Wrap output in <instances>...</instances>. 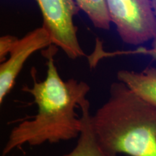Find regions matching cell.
<instances>
[{
    "label": "cell",
    "mask_w": 156,
    "mask_h": 156,
    "mask_svg": "<svg viewBox=\"0 0 156 156\" xmlns=\"http://www.w3.org/2000/svg\"><path fill=\"white\" fill-rule=\"evenodd\" d=\"M56 51V46L51 45L44 54L47 58L46 78L38 82L33 73L32 87L24 88L34 97L38 112L32 119L12 129L1 156L24 145L57 143L77 138L80 133V117L75 109L87 100L90 88L84 81L62 79L54 61Z\"/></svg>",
    "instance_id": "obj_1"
},
{
    "label": "cell",
    "mask_w": 156,
    "mask_h": 156,
    "mask_svg": "<svg viewBox=\"0 0 156 156\" xmlns=\"http://www.w3.org/2000/svg\"><path fill=\"white\" fill-rule=\"evenodd\" d=\"M96 139L109 153L156 156V108L119 81L110 86L107 101L91 115Z\"/></svg>",
    "instance_id": "obj_2"
},
{
    "label": "cell",
    "mask_w": 156,
    "mask_h": 156,
    "mask_svg": "<svg viewBox=\"0 0 156 156\" xmlns=\"http://www.w3.org/2000/svg\"><path fill=\"white\" fill-rule=\"evenodd\" d=\"M111 23L121 40L140 46L156 37V18L151 0H106Z\"/></svg>",
    "instance_id": "obj_3"
},
{
    "label": "cell",
    "mask_w": 156,
    "mask_h": 156,
    "mask_svg": "<svg viewBox=\"0 0 156 156\" xmlns=\"http://www.w3.org/2000/svg\"><path fill=\"white\" fill-rule=\"evenodd\" d=\"M43 17L42 27L51 45L60 48L69 58L85 56L77 37L74 17L80 11L74 0H35Z\"/></svg>",
    "instance_id": "obj_4"
},
{
    "label": "cell",
    "mask_w": 156,
    "mask_h": 156,
    "mask_svg": "<svg viewBox=\"0 0 156 156\" xmlns=\"http://www.w3.org/2000/svg\"><path fill=\"white\" fill-rule=\"evenodd\" d=\"M51 45L49 36L43 27L34 29L19 38L7 59L0 64V106L14 86L28 58Z\"/></svg>",
    "instance_id": "obj_5"
},
{
    "label": "cell",
    "mask_w": 156,
    "mask_h": 156,
    "mask_svg": "<svg viewBox=\"0 0 156 156\" xmlns=\"http://www.w3.org/2000/svg\"><path fill=\"white\" fill-rule=\"evenodd\" d=\"M117 80L156 108V67L149 66L140 72L121 69L117 73Z\"/></svg>",
    "instance_id": "obj_6"
},
{
    "label": "cell",
    "mask_w": 156,
    "mask_h": 156,
    "mask_svg": "<svg viewBox=\"0 0 156 156\" xmlns=\"http://www.w3.org/2000/svg\"><path fill=\"white\" fill-rule=\"evenodd\" d=\"M90 107V105L88 100L80 106L82 126L77 144L69 153L62 156H118L106 151L97 140L91 124Z\"/></svg>",
    "instance_id": "obj_7"
},
{
    "label": "cell",
    "mask_w": 156,
    "mask_h": 156,
    "mask_svg": "<svg viewBox=\"0 0 156 156\" xmlns=\"http://www.w3.org/2000/svg\"><path fill=\"white\" fill-rule=\"evenodd\" d=\"M79 8L85 13L92 24L98 29L108 30L111 20L107 9L106 0H74Z\"/></svg>",
    "instance_id": "obj_8"
},
{
    "label": "cell",
    "mask_w": 156,
    "mask_h": 156,
    "mask_svg": "<svg viewBox=\"0 0 156 156\" xmlns=\"http://www.w3.org/2000/svg\"><path fill=\"white\" fill-rule=\"evenodd\" d=\"M123 55H143L150 56L153 60H156V37L152 40V44L150 48H146L144 46H138L134 49L115 51H106L102 49L100 52L101 58H106L115 57L116 56Z\"/></svg>",
    "instance_id": "obj_9"
},
{
    "label": "cell",
    "mask_w": 156,
    "mask_h": 156,
    "mask_svg": "<svg viewBox=\"0 0 156 156\" xmlns=\"http://www.w3.org/2000/svg\"><path fill=\"white\" fill-rule=\"evenodd\" d=\"M19 38L12 35L0 36V64L7 59Z\"/></svg>",
    "instance_id": "obj_10"
},
{
    "label": "cell",
    "mask_w": 156,
    "mask_h": 156,
    "mask_svg": "<svg viewBox=\"0 0 156 156\" xmlns=\"http://www.w3.org/2000/svg\"><path fill=\"white\" fill-rule=\"evenodd\" d=\"M151 4H152V7H153L154 15H155V18H156V0H151Z\"/></svg>",
    "instance_id": "obj_11"
}]
</instances>
